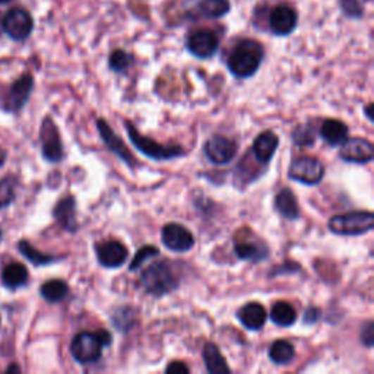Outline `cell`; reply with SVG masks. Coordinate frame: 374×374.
<instances>
[{
    "instance_id": "6da1fadb",
    "label": "cell",
    "mask_w": 374,
    "mask_h": 374,
    "mask_svg": "<svg viewBox=\"0 0 374 374\" xmlns=\"http://www.w3.org/2000/svg\"><path fill=\"white\" fill-rule=\"evenodd\" d=\"M141 287L154 297H164L180 287L182 278L175 263L170 261L152 262L141 273Z\"/></svg>"
},
{
    "instance_id": "7a4b0ae2",
    "label": "cell",
    "mask_w": 374,
    "mask_h": 374,
    "mask_svg": "<svg viewBox=\"0 0 374 374\" xmlns=\"http://www.w3.org/2000/svg\"><path fill=\"white\" fill-rule=\"evenodd\" d=\"M263 56L265 51L261 43L254 40H242L230 53L227 66L235 77L247 80L259 70Z\"/></svg>"
},
{
    "instance_id": "3957f363",
    "label": "cell",
    "mask_w": 374,
    "mask_h": 374,
    "mask_svg": "<svg viewBox=\"0 0 374 374\" xmlns=\"http://www.w3.org/2000/svg\"><path fill=\"white\" fill-rule=\"evenodd\" d=\"M125 127L133 147L154 161H168L186 155L185 148H182L180 145H163L156 142L141 132H137L135 125L129 120H125Z\"/></svg>"
},
{
    "instance_id": "277c9868",
    "label": "cell",
    "mask_w": 374,
    "mask_h": 374,
    "mask_svg": "<svg viewBox=\"0 0 374 374\" xmlns=\"http://www.w3.org/2000/svg\"><path fill=\"white\" fill-rule=\"evenodd\" d=\"M374 227V213L370 211H352L335 215L329 220V230L337 235H363Z\"/></svg>"
},
{
    "instance_id": "5b68a950",
    "label": "cell",
    "mask_w": 374,
    "mask_h": 374,
    "mask_svg": "<svg viewBox=\"0 0 374 374\" xmlns=\"http://www.w3.org/2000/svg\"><path fill=\"white\" fill-rule=\"evenodd\" d=\"M104 344L98 332H80L70 342V354L82 366L95 364L103 356Z\"/></svg>"
},
{
    "instance_id": "8992f818",
    "label": "cell",
    "mask_w": 374,
    "mask_h": 374,
    "mask_svg": "<svg viewBox=\"0 0 374 374\" xmlns=\"http://www.w3.org/2000/svg\"><path fill=\"white\" fill-rule=\"evenodd\" d=\"M325 171L326 168L319 158L299 156L291 163L288 168V177L291 180L306 186H316L323 180Z\"/></svg>"
},
{
    "instance_id": "52a82bcc",
    "label": "cell",
    "mask_w": 374,
    "mask_h": 374,
    "mask_svg": "<svg viewBox=\"0 0 374 374\" xmlns=\"http://www.w3.org/2000/svg\"><path fill=\"white\" fill-rule=\"evenodd\" d=\"M34 88V77L30 73L23 75L21 77L11 85V88L0 98V107L6 113H18L24 108L28 103L31 92Z\"/></svg>"
},
{
    "instance_id": "ba28073f",
    "label": "cell",
    "mask_w": 374,
    "mask_h": 374,
    "mask_svg": "<svg viewBox=\"0 0 374 374\" xmlns=\"http://www.w3.org/2000/svg\"><path fill=\"white\" fill-rule=\"evenodd\" d=\"M40 141H42V151H43L44 160H47L49 163L57 164L65 158L62 137L51 117H46L42 123Z\"/></svg>"
},
{
    "instance_id": "9c48e42d",
    "label": "cell",
    "mask_w": 374,
    "mask_h": 374,
    "mask_svg": "<svg viewBox=\"0 0 374 374\" xmlns=\"http://www.w3.org/2000/svg\"><path fill=\"white\" fill-rule=\"evenodd\" d=\"M237 144L223 135L211 136L204 147L206 158L215 166L230 164L234 160L235 154H237Z\"/></svg>"
},
{
    "instance_id": "30bf717a",
    "label": "cell",
    "mask_w": 374,
    "mask_h": 374,
    "mask_svg": "<svg viewBox=\"0 0 374 374\" xmlns=\"http://www.w3.org/2000/svg\"><path fill=\"white\" fill-rule=\"evenodd\" d=\"M34 21L28 11L23 8L11 9L4 18V30L15 42H23L32 32Z\"/></svg>"
},
{
    "instance_id": "8fae6325",
    "label": "cell",
    "mask_w": 374,
    "mask_h": 374,
    "mask_svg": "<svg viewBox=\"0 0 374 374\" xmlns=\"http://www.w3.org/2000/svg\"><path fill=\"white\" fill-rule=\"evenodd\" d=\"M161 242L171 251L185 253L193 249L196 240L189 228L182 224L170 223L161 230Z\"/></svg>"
},
{
    "instance_id": "7c38bea8",
    "label": "cell",
    "mask_w": 374,
    "mask_h": 374,
    "mask_svg": "<svg viewBox=\"0 0 374 374\" xmlns=\"http://www.w3.org/2000/svg\"><path fill=\"white\" fill-rule=\"evenodd\" d=\"M341 160L351 164H367L374 156V147L364 137H347L339 145Z\"/></svg>"
},
{
    "instance_id": "4fadbf2b",
    "label": "cell",
    "mask_w": 374,
    "mask_h": 374,
    "mask_svg": "<svg viewBox=\"0 0 374 374\" xmlns=\"http://www.w3.org/2000/svg\"><path fill=\"white\" fill-rule=\"evenodd\" d=\"M186 47L190 54L205 61V58H211L218 50L220 38L213 31L199 30L189 35Z\"/></svg>"
},
{
    "instance_id": "5bb4252c",
    "label": "cell",
    "mask_w": 374,
    "mask_h": 374,
    "mask_svg": "<svg viewBox=\"0 0 374 374\" xmlns=\"http://www.w3.org/2000/svg\"><path fill=\"white\" fill-rule=\"evenodd\" d=\"M96 127H98V133H100L101 139L104 142V145L114 154L119 156V158L129 166L130 168L136 167V158L133 156V154L130 152V149L127 148V145L122 141L120 136H117L111 126L104 120V119H98L96 120Z\"/></svg>"
},
{
    "instance_id": "9a60e30c",
    "label": "cell",
    "mask_w": 374,
    "mask_h": 374,
    "mask_svg": "<svg viewBox=\"0 0 374 374\" xmlns=\"http://www.w3.org/2000/svg\"><path fill=\"white\" fill-rule=\"evenodd\" d=\"M95 253H96L98 263L107 269H117V268L123 266L129 258V251L126 246L116 240L96 244Z\"/></svg>"
},
{
    "instance_id": "2e32d148",
    "label": "cell",
    "mask_w": 374,
    "mask_h": 374,
    "mask_svg": "<svg viewBox=\"0 0 374 374\" xmlns=\"http://www.w3.org/2000/svg\"><path fill=\"white\" fill-rule=\"evenodd\" d=\"M278 147H280L278 135L272 130H265L254 137L251 152L254 155L256 161L262 166H266L273 158Z\"/></svg>"
},
{
    "instance_id": "e0dca14e",
    "label": "cell",
    "mask_w": 374,
    "mask_h": 374,
    "mask_svg": "<svg viewBox=\"0 0 374 374\" xmlns=\"http://www.w3.org/2000/svg\"><path fill=\"white\" fill-rule=\"evenodd\" d=\"M299 16L291 6H277L269 16V27L275 35H288L297 27Z\"/></svg>"
},
{
    "instance_id": "ac0fdd59",
    "label": "cell",
    "mask_w": 374,
    "mask_h": 374,
    "mask_svg": "<svg viewBox=\"0 0 374 374\" xmlns=\"http://www.w3.org/2000/svg\"><path fill=\"white\" fill-rule=\"evenodd\" d=\"M53 216L56 223L68 232H76L80 228L76 218V201L73 196H65L58 201L53 209Z\"/></svg>"
},
{
    "instance_id": "d6986e66",
    "label": "cell",
    "mask_w": 374,
    "mask_h": 374,
    "mask_svg": "<svg viewBox=\"0 0 374 374\" xmlns=\"http://www.w3.org/2000/svg\"><path fill=\"white\" fill-rule=\"evenodd\" d=\"M237 318L240 323L249 329V330H261L266 320H268V311L266 308L258 303V301H251L244 304L239 311H237Z\"/></svg>"
},
{
    "instance_id": "ffe728a7",
    "label": "cell",
    "mask_w": 374,
    "mask_h": 374,
    "mask_svg": "<svg viewBox=\"0 0 374 374\" xmlns=\"http://www.w3.org/2000/svg\"><path fill=\"white\" fill-rule=\"evenodd\" d=\"M273 206L275 211L288 221H295L300 218V206L297 196H295V193L288 187H284L277 193L273 201Z\"/></svg>"
},
{
    "instance_id": "44dd1931",
    "label": "cell",
    "mask_w": 374,
    "mask_h": 374,
    "mask_svg": "<svg viewBox=\"0 0 374 374\" xmlns=\"http://www.w3.org/2000/svg\"><path fill=\"white\" fill-rule=\"evenodd\" d=\"M234 253L240 261L247 262H262L268 258L269 249L265 243L242 240L234 244Z\"/></svg>"
},
{
    "instance_id": "7402d4cb",
    "label": "cell",
    "mask_w": 374,
    "mask_h": 374,
    "mask_svg": "<svg viewBox=\"0 0 374 374\" xmlns=\"http://www.w3.org/2000/svg\"><path fill=\"white\" fill-rule=\"evenodd\" d=\"M348 126L337 119H328L320 126V136L330 147H339L348 137Z\"/></svg>"
},
{
    "instance_id": "603a6c76",
    "label": "cell",
    "mask_w": 374,
    "mask_h": 374,
    "mask_svg": "<svg viewBox=\"0 0 374 374\" xmlns=\"http://www.w3.org/2000/svg\"><path fill=\"white\" fill-rule=\"evenodd\" d=\"M28 280H30L28 269L23 263L18 262L9 263L2 270V282L11 291L25 287L28 284Z\"/></svg>"
},
{
    "instance_id": "cb8c5ba5",
    "label": "cell",
    "mask_w": 374,
    "mask_h": 374,
    "mask_svg": "<svg viewBox=\"0 0 374 374\" xmlns=\"http://www.w3.org/2000/svg\"><path fill=\"white\" fill-rule=\"evenodd\" d=\"M202 357L205 361V367L211 374H223V373H231L230 366L227 364V360L221 354L220 348L212 342H206L204 347Z\"/></svg>"
},
{
    "instance_id": "d4e9b609",
    "label": "cell",
    "mask_w": 374,
    "mask_h": 374,
    "mask_svg": "<svg viewBox=\"0 0 374 374\" xmlns=\"http://www.w3.org/2000/svg\"><path fill=\"white\" fill-rule=\"evenodd\" d=\"M270 320L280 328H289L297 322V311L287 301L275 303L269 313Z\"/></svg>"
},
{
    "instance_id": "484cf974",
    "label": "cell",
    "mask_w": 374,
    "mask_h": 374,
    "mask_svg": "<svg viewBox=\"0 0 374 374\" xmlns=\"http://www.w3.org/2000/svg\"><path fill=\"white\" fill-rule=\"evenodd\" d=\"M69 285L63 280H50L40 287L42 297L51 304L62 303L69 295Z\"/></svg>"
},
{
    "instance_id": "4316f807",
    "label": "cell",
    "mask_w": 374,
    "mask_h": 374,
    "mask_svg": "<svg viewBox=\"0 0 374 374\" xmlns=\"http://www.w3.org/2000/svg\"><path fill=\"white\" fill-rule=\"evenodd\" d=\"M269 359L277 366H287L295 359V348L287 339L275 341L269 348Z\"/></svg>"
},
{
    "instance_id": "83f0119b",
    "label": "cell",
    "mask_w": 374,
    "mask_h": 374,
    "mask_svg": "<svg viewBox=\"0 0 374 374\" xmlns=\"http://www.w3.org/2000/svg\"><path fill=\"white\" fill-rule=\"evenodd\" d=\"M18 250L21 251L24 258L28 259L34 266H46L57 261V258H54V256H50L40 250H37L31 243L25 240H21L18 243Z\"/></svg>"
},
{
    "instance_id": "f1b7e54d",
    "label": "cell",
    "mask_w": 374,
    "mask_h": 374,
    "mask_svg": "<svg viewBox=\"0 0 374 374\" xmlns=\"http://www.w3.org/2000/svg\"><path fill=\"white\" fill-rule=\"evenodd\" d=\"M199 12L209 19H218L230 12V0H201Z\"/></svg>"
},
{
    "instance_id": "f546056e",
    "label": "cell",
    "mask_w": 374,
    "mask_h": 374,
    "mask_svg": "<svg viewBox=\"0 0 374 374\" xmlns=\"http://www.w3.org/2000/svg\"><path fill=\"white\" fill-rule=\"evenodd\" d=\"M18 179L15 175H6L0 179V209L8 208L16 198Z\"/></svg>"
},
{
    "instance_id": "4dcf8cb0",
    "label": "cell",
    "mask_w": 374,
    "mask_h": 374,
    "mask_svg": "<svg viewBox=\"0 0 374 374\" xmlns=\"http://www.w3.org/2000/svg\"><path fill=\"white\" fill-rule=\"evenodd\" d=\"M133 63L135 57L125 50H114L108 58V66L116 73H126Z\"/></svg>"
},
{
    "instance_id": "1f68e13d",
    "label": "cell",
    "mask_w": 374,
    "mask_h": 374,
    "mask_svg": "<svg viewBox=\"0 0 374 374\" xmlns=\"http://www.w3.org/2000/svg\"><path fill=\"white\" fill-rule=\"evenodd\" d=\"M158 254H160V249L158 247L151 246V244H145L144 247H141L139 250L136 251L133 261L129 265V269L132 272H135L137 269H141L145 262H148L152 258H156V256H158Z\"/></svg>"
},
{
    "instance_id": "d6a6232c",
    "label": "cell",
    "mask_w": 374,
    "mask_h": 374,
    "mask_svg": "<svg viewBox=\"0 0 374 374\" xmlns=\"http://www.w3.org/2000/svg\"><path fill=\"white\" fill-rule=\"evenodd\" d=\"M111 320H113V325L116 326V329L126 332V330L132 329V326L135 325L136 316H135V313H132L130 307H125V308L116 310Z\"/></svg>"
},
{
    "instance_id": "836d02e7",
    "label": "cell",
    "mask_w": 374,
    "mask_h": 374,
    "mask_svg": "<svg viewBox=\"0 0 374 374\" xmlns=\"http://www.w3.org/2000/svg\"><path fill=\"white\" fill-rule=\"evenodd\" d=\"M291 137H292L294 144L299 145V147H311L314 144V141H316L313 127H310V125L299 126L292 132Z\"/></svg>"
},
{
    "instance_id": "e575fe53",
    "label": "cell",
    "mask_w": 374,
    "mask_h": 374,
    "mask_svg": "<svg viewBox=\"0 0 374 374\" xmlns=\"http://www.w3.org/2000/svg\"><path fill=\"white\" fill-rule=\"evenodd\" d=\"M360 339L361 344L367 348H371L374 344V323L368 320L366 325H363L361 332H360Z\"/></svg>"
},
{
    "instance_id": "d590c367",
    "label": "cell",
    "mask_w": 374,
    "mask_h": 374,
    "mask_svg": "<svg viewBox=\"0 0 374 374\" xmlns=\"http://www.w3.org/2000/svg\"><path fill=\"white\" fill-rule=\"evenodd\" d=\"M166 371L171 373V374H189L190 368L183 361H171L166 367Z\"/></svg>"
},
{
    "instance_id": "8d00e7d4",
    "label": "cell",
    "mask_w": 374,
    "mask_h": 374,
    "mask_svg": "<svg viewBox=\"0 0 374 374\" xmlns=\"http://www.w3.org/2000/svg\"><path fill=\"white\" fill-rule=\"evenodd\" d=\"M320 316V310L316 307H308L304 313V323L306 325H314L319 320Z\"/></svg>"
},
{
    "instance_id": "74e56055",
    "label": "cell",
    "mask_w": 374,
    "mask_h": 374,
    "mask_svg": "<svg viewBox=\"0 0 374 374\" xmlns=\"http://www.w3.org/2000/svg\"><path fill=\"white\" fill-rule=\"evenodd\" d=\"M373 108H374V106L370 103V104H367L366 107H364V113H366V116H367V119L370 120V122H373V119H374V114H373Z\"/></svg>"
},
{
    "instance_id": "f35d334b",
    "label": "cell",
    "mask_w": 374,
    "mask_h": 374,
    "mask_svg": "<svg viewBox=\"0 0 374 374\" xmlns=\"http://www.w3.org/2000/svg\"><path fill=\"white\" fill-rule=\"evenodd\" d=\"M6 156H8L6 151H5V149H2V148H0V167L4 166V163H5V160H6Z\"/></svg>"
},
{
    "instance_id": "ab89813d",
    "label": "cell",
    "mask_w": 374,
    "mask_h": 374,
    "mask_svg": "<svg viewBox=\"0 0 374 374\" xmlns=\"http://www.w3.org/2000/svg\"><path fill=\"white\" fill-rule=\"evenodd\" d=\"M11 371H16V373H19V371H21V368H19L16 364H13V366H11V367L6 368V373H11Z\"/></svg>"
},
{
    "instance_id": "60d3db41",
    "label": "cell",
    "mask_w": 374,
    "mask_h": 374,
    "mask_svg": "<svg viewBox=\"0 0 374 374\" xmlns=\"http://www.w3.org/2000/svg\"><path fill=\"white\" fill-rule=\"evenodd\" d=\"M2 237H4V232H2V228H0V242H2Z\"/></svg>"
},
{
    "instance_id": "b9f144b4",
    "label": "cell",
    "mask_w": 374,
    "mask_h": 374,
    "mask_svg": "<svg viewBox=\"0 0 374 374\" xmlns=\"http://www.w3.org/2000/svg\"><path fill=\"white\" fill-rule=\"evenodd\" d=\"M11 0H0V4H9Z\"/></svg>"
},
{
    "instance_id": "7bdbcfd3",
    "label": "cell",
    "mask_w": 374,
    "mask_h": 374,
    "mask_svg": "<svg viewBox=\"0 0 374 374\" xmlns=\"http://www.w3.org/2000/svg\"><path fill=\"white\" fill-rule=\"evenodd\" d=\"M0 323H2V318H0Z\"/></svg>"
}]
</instances>
